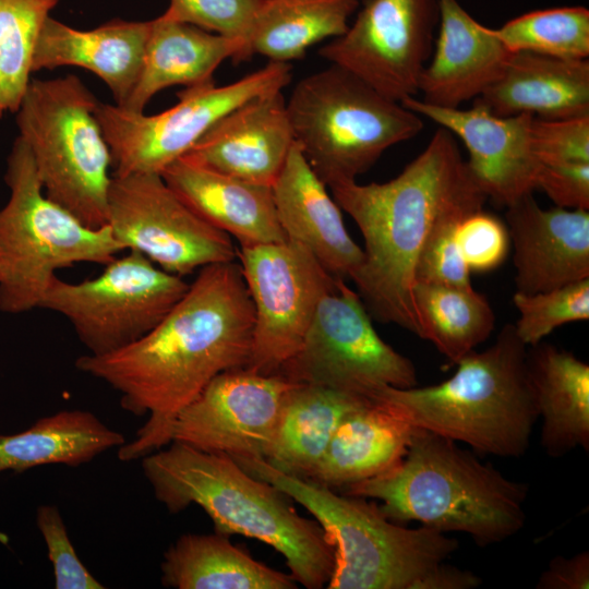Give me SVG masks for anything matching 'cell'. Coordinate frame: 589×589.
<instances>
[{"label":"cell","instance_id":"6da1fadb","mask_svg":"<svg viewBox=\"0 0 589 589\" xmlns=\"http://www.w3.org/2000/svg\"><path fill=\"white\" fill-rule=\"evenodd\" d=\"M254 320L240 264H212L199 269L184 296L142 338L110 353L76 359L79 371L120 394L125 411L148 416L135 438L119 447L120 460L167 446L180 411L215 376L247 366Z\"/></svg>","mask_w":589,"mask_h":589},{"label":"cell","instance_id":"7a4b0ae2","mask_svg":"<svg viewBox=\"0 0 589 589\" xmlns=\"http://www.w3.org/2000/svg\"><path fill=\"white\" fill-rule=\"evenodd\" d=\"M329 189L364 240L363 261L351 280L368 312L423 339L413 298L420 251L444 213L488 199L455 136L440 127L426 147L389 181H345Z\"/></svg>","mask_w":589,"mask_h":589},{"label":"cell","instance_id":"3957f363","mask_svg":"<svg viewBox=\"0 0 589 589\" xmlns=\"http://www.w3.org/2000/svg\"><path fill=\"white\" fill-rule=\"evenodd\" d=\"M141 459L156 500L170 514L195 504L216 532L256 539L279 552L290 576L305 588L329 582L335 548L320 524L302 517L288 495L250 474L229 455L171 442Z\"/></svg>","mask_w":589,"mask_h":589},{"label":"cell","instance_id":"277c9868","mask_svg":"<svg viewBox=\"0 0 589 589\" xmlns=\"http://www.w3.org/2000/svg\"><path fill=\"white\" fill-rule=\"evenodd\" d=\"M342 490L378 500L393 521L466 533L479 546L506 541L526 522V483L508 479L457 442L418 428L395 467Z\"/></svg>","mask_w":589,"mask_h":589},{"label":"cell","instance_id":"5b68a950","mask_svg":"<svg viewBox=\"0 0 589 589\" xmlns=\"http://www.w3.org/2000/svg\"><path fill=\"white\" fill-rule=\"evenodd\" d=\"M527 351L514 325L507 324L489 348L472 350L456 362L449 378L424 387L385 386L370 398L388 404L414 428L474 452L520 457L539 419Z\"/></svg>","mask_w":589,"mask_h":589},{"label":"cell","instance_id":"8992f818","mask_svg":"<svg viewBox=\"0 0 589 589\" xmlns=\"http://www.w3.org/2000/svg\"><path fill=\"white\" fill-rule=\"evenodd\" d=\"M233 459L302 505L320 524L335 548L329 589H414L458 549L456 539L432 528L395 524L363 497L340 495L326 485L286 474L263 458Z\"/></svg>","mask_w":589,"mask_h":589},{"label":"cell","instance_id":"52a82bcc","mask_svg":"<svg viewBox=\"0 0 589 589\" xmlns=\"http://www.w3.org/2000/svg\"><path fill=\"white\" fill-rule=\"evenodd\" d=\"M10 190L0 209V311L40 309L59 269L105 265L124 251L108 225L92 228L44 192L32 153L17 136L7 159Z\"/></svg>","mask_w":589,"mask_h":589},{"label":"cell","instance_id":"ba28073f","mask_svg":"<svg viewBox=\"0 0 589 589\" xmlns=\"http://www.w3.org/2000/svg\"><path fill=\"white\" fill-rule=\"evenodd\" d=\"M286 108L294 142L327 188L354 181L423 128L422 117L332 63L300 80Z\"/></svg>","mask_w":589,"mask_h":589},{"label":"cell","instance_id":"9c48e42d","mask_svg":"<svg viewBox=\"0 0 589 589\" xmlns=\"http://www.w3.org/2000/svg\"><path fill=\"white\" fill-rule=\"evenodd\" d=\"M97 101L75 75L32 79L15 112L45 194L92 228L107 225L112 178Z\"/></svg>","mask_w":589,"mask_h":589},{"label":"cell","instance_id":"30bf717a","mask_svg":"<svg viewBox=\"0 0 589 589\" xmlns=\"http://www.w3.org/2000/svg\"><path fill=\"white\" fill-rule=\"evenodd\" d=\"M290 81L288 62L269 61L224 86L214 81L188 86L175 106L156 115L98 100L95 115L110 148L112 176L160 175L225 115L259 95L283 91Z\"/></svg>","mask_w":589,"mask_h":589},{"label":"cell","instance_id":"8fae6325","mask_svg":"<svg viewBox=\"0 0 589 589\" xmlns=\"http://www.w3.org/2000/svg\"><path fill=\"white\" fill-rule=\"evenodd\" d=\"M189 285L143 254L128 251L92 279L49 285L41 308L62 315L89 354L119 350L149 333L178 303Z\"/></svg>","mask_w":589,"mask_h":589},{"label":"cell","instance_id":"7c38bea8","mask_svg":"<svg viewBox=\"0 0 589 589\" xmlns=\"http://www.w3.org/2000/svg\"><path fill=\"white\" fill-rule=\"evenodd\" d=\"M277 374L368 398L385 386L418 383L411 360L380 337L360 294L341 278L322 298L300 348Z\"/></svg>","mask_w":589,"mask_h":589},{"label":"cell","instance_id":"4fadbf2b","mask_svg":"<svg viewBox=\"0 0 589 589\" xmlns=\"http://www.w3.org/2000/svg\"><path fill=\"white\" fill-rule=\"evenodd\" d=\"M237 255L255 316L245 369L277 374L300 348L320 301L339 278L304 245L288 239L240 245Z\"/></svg>","mask_w":589,"mask_h":589},{"label":"cell","instance_id":"5bb4252c","mask_svg":"<svg viewBox=\"0 0 589 589\" xmlns=\"http://www.w3.org/2000/svg\"><path fill=\"white\" fill-rule=\"evenodd\" d=\"M107 225L124 250L181 277L238 257L231 237L194 213L159 173L112 176Z\"/></svg>","mask_w":589,"mask_h":589},{"label":"cell","instance_id":"9a60e30c","mask_svg":"<svg viewBox=\"0 0 589 589\" xmlns=\"http://www.w3.org/2000/svg\"><path fill=\"white\" fill-rule=\"evenodd\" d=\"M438 20V0H366L346 33L318 55L400 103L418 93Z\"/></svg>","mask_w":589,"mask_h":589},{"label":"cell","instance_id":"2e32d148","mask_svg":"<svg viewBox=\"0 0 589 589\" xmlns=\"http://www.w3.org/2000/svg\"><path fill=\"white\" fill-rule=\"evenodd\" d=\"M292 384L279 374L245 368L225 371L180 411L171 442L232 458L264 459Z\"/></svg>","mask_w":589,"mask_h":589},{"label":"cell","instance_id":"e0dca14e","mask_svg":"<svg viewBox=\"0 0 589 589\" xmlns=\"http://www.w3.org/2000/svg\"><path fill=\"white\" fill-rule=\"evenodd\" d=\"M400 103L461 140L468 168L488 199L507 207L537 190L542 164L531 146L533 116L500 117L477 103L469 109L444 108L414 96Z\"/></svg>","mask_w":589,"mask_h":589},{"label":"cell","instance_id":"ac0fdd59","mask_svg":"<svg viewBox=\"0 0 589 589\" xmlns=\"http://www.w3.org/2000/svg\"><path fill=\"white\" fill-rule=\"evenodd\" d=\"M294 143L281 91L220 118L182 157L221 175L273 187Z\"/></svg>","mask_w":589,"mask_h":589},{"label":"cell","instance_id":"d6986e66","mask_svg":"<svg viewBox=\"0 0 589 589\" xmlns=\"http://www.w3.org/2000/svg\"><path fill=\"white\" fill-rule=\"evenodd\" d=\"M516 291L534 293L589 278V212L541 208L527 195L506 207Z\"/></svg>","mask_w":589,"mask_h":589},{"label":"cell","instance_id":"ffe728a7","mask_svg":"<svg viewBox=\"0 0 589 589\" xmlns=\"http://www.w3.org/2000/svg\"><path fill=\"white\" fill-rule=\"evenodd\" d=\"M438 34L422 70L418 93L437 107L459 108L482 95L504 72L514 52L457 0H438Z\"/></svg>","mask_w":589,"mask_h":589},{"label":"cell","instance_id":"44dd1931","mask_svg":"<svg viewBox=\"0 0 589 589\" xmlns=\"http://www.w3.org/2000/svg\"><path fill=\"white\" fill-rule=\"evenodd\" d=\"M272 191L287 239L304 245L333 276L351 279L362 264L363 249L350 237L340 207L296 142Z\"/></svg>","mask_w":589,"mask_h":589},{"label":"cell","instance_id":"7402d4cb","mask_svg":"<svg viewBox=\"0 0 589 589\" xmlns=\"http://www.w3.org/2000/svg\"><path fill=\"white\" fill-rule=\"evenodd\" d=\"M151 24L115 19L81 31L48 16L36 43L32 70L86 69L105 82L116 105L123 106L140 76Z\"/></svg>","mask_w":589,"mask_h":589},{"label":"cell","instance_id":"603a6c76","mask_svg":"<svg viewBox=\"0 0 589 589\" xmlns=\"http://www.w3.org/2000/svg\"><path fill=\"white\" fill-rule=\"evenodd\" d=\"M160 175L194 213L235 237L240 245L287 240L277 217L271 187L221 175L183 157Z\"/></svg>","mask_w":589,"mask_h":589},{"label":"cell","instance_id":"cb8c5ba5","mask_svg":"<svg viewBox=\"0 0 589 589\" xmlns=\"http://www.w3.org/2000/svg\"><path fill=\"white\" fill-rule=\"evenodd\" d=\"M474 103L500 117L589 116V61L514 52L502 75Z\"/></svg>","mask_w":589,"mask_h":589},{"label":"cell","instance_id":"d4e9b609","mask_svg":"<svg viewBox=\"0 0 589 589\" xmlns=\"http://www.w3.org/2000/svg\"><path fill=\"white\" fill-rule=\"evenodd\" d=\"M226 59L236 64L244 61V44L159 15L152 20L137 82L120 107L144 112L152 97L161 89L214 81V71Z\"/></svg>","mask_w":589,"mask_h":589},{"label":"cell","instance_id":"484cf974","mask_svg":"<svg viewBox=\"0 0 589 589\" xmlns=\"http://www.w3.org/2000/svg\"><path fill=\"white\" fill-rule=\"evenodd\" d=\"M416 430L392 406L369 398L340 422L308 480L336 490L380 476L402 459Z\"/></svg>","mask_w":589,"mask_h":589},{"label":"cell","instance_id":"4316f807","mask_svg":"<svg viewBox=\"0 0 589 589\" xmlns=\"http://www.w3.org/2000/svg\"><path fill=\"white\" fill-rule=\"evenodd\" d=\"M527 369L538 417L540 443L550 457L589 448V365L548 342L527 351Z\"/></svg>","mask_w":589,"mask_h":589},{"label":"cell","instance_id":"83f0119b","mask_svg":"<svg viewBox=\"0 0 589 589\" xmlns=\"http://www.w3.org/2000/svg\"><path fill=\"white\" fill-rule=\"evenodd\" d=\"M369 398L293 383L286 393L264 460L275 469L310 479L344 418Z\"/></svg>","mask_w":589,"mask_h":589},{"label":"cell","instance_id":"f1b7e54d","mask_svg":"<svg viewBox=\"0 0 589 589\" xmlns=\"http://www.w3.org/2000/svg\"><path fill=\"white\" fill-rule=\"evenodd\" d=\"M161 584L176 589H293L294 579L254 560L229 536L185 533L164 553Z\"/></svg>","mask_w":589,"mask_h":589},{"label":"cell","instance_id":"f546056e","mask_svg":"<svg viewBox=\"0 0 589 589\" xmlns=\"http://www.w3.org/2000/svg\"><path fill=\"white\" fill-rule=\"evenodd\" d=\"M124 443L122 433L91 411L61 410L20 433L0 435V472L43 465L77 467Z\"/></svg>","mask_w":589,"mask_h":589},{"label":"cell","instance_id":"4dcf8cb0","mask_svg":"<svg viewBox=\"0 0 589 589\" xmlns=\"http://www.w3.org/2000/svg\"><path fill=\"white\" fill-rule=\"evenodd\" d=\"M358 8V0H265L248 38V58L300 59L311 46L345 34Z\"/></svg>","mask_w":589,"mask_h":589},{"label":"cell","instance_id":"1f68e13d","mask_svg":"<svg viewBox=\"0 0 589 589\" xmlns=\"http://www.w3.org/2000/svg\"><path fill=\"white\" fill-rule=\"evenodd\" d=\"M413 298L423 339L454 364L494 329L495 315L489 301L472 287L417 281Z\"/></svg>","mask_w":589,"mask_h":589},{"label":"cell","instance_id":"d6a6232c","mask_svg":"<svg viewBox=\"0 0 589 589\" xmlns=\"http://www.w3.org/2000/svg\"><path fill=\"white\" fill-rule=\"evenodd\" d=\"M59 0H0V119L16 112L33 73L36 43Z\"/></svg>","mask_w":589,"mask_h":589},{"label":"cell","instance_id":"836d02e7","mask_svg":"<svg viewBox=\"0 0 589 589\" xmlns=\"http://www.w3.org/2000/svg\"><path fill=\"white\" fill-rule=\"evenodd\" d=\"M493 33L512 52L570 60L589 57V10L582 5L531 11L493 28Z\"/></svg>","mask_w":589,"mask_h":589},{"label":"cell","instance_id":"e575fe53","mask_svg":"<svg viewBox=\"0 0 589 589\" xmlns=\"http://www.w3.org/2000/svg\"><path fill=\"white\" fill-rule=\"evenodd\" d=\"M513 302L519 313L515 332L531 347L556 327L589 320V278L534 293L515 291Z\"/></svg>","mask_w":589,"mask_h":589},{"label":"cell","instance_id":"d590c367","mask_svg":"<svg viewBox=\"0 0 589 589\" xmlns=\"http://www.w3.org/2000/svg\"><path fill=\"white\" fill-rule=\"evenodd\" d=\"M484 202H467L444 213L424 242L416 265V283L438 284L470 288L467 268L456 240L460 220L482 209Z\"/></svg>","mask_w":589,"mask_h":589},{"label":"cell","instance_id":"8d00e7d4","mask_svg":"<svg viewBox=\"0 0 589 589\" xmlns=\"http://www.w3.org/2000/svg\"><path fill=\"white\" fill-rule=\"evenodd\" d=\"M264 2L265 0H170L160 16L241 40L247 60L248 38Z\"/></svg>","mask_w":589,"mask_h":589},{"label":"cell","instance_id":"74e56055","mask_svg":"<svg viewBox=\"0 0 589 589\" xmlns=\"http://www.w3.org/2000/svg\"><path fill=\"white\" fill-rule=\"evenodd\" d=\"M36 524L44 538L48 558L52 565L55 588H105V586L88 572L77 556L57 506H39L36 514Z\"/></svg>","mask_w":589,"mask_h":589},{"label":"cell","instance_id":"f35d334b","mask_svg":"<svg viewBox=\"0 0 589 589\" xmlns=\"http://www.w3.org/2000/svg\"><path fill=\"white\" fill-rule=\"evenodd\" d=\"M456 240L467 268L476 273L497 268L506 259L510 243L506 225L483 209L460 220Z\"/></svg>","mask_w":589,"mask_h":589},{"label":"cell","instance_id":"ab89813d","mask_svg":"<svg viewBox=\"0 0 589 589\" xmlns=\"http://www.w3.org/2000/svg\"><path fill=\"white\" fill-rule=\"evenodd\" d=\"M530 136L541 164H589V116L555 120L533 117Z\"/></svg>","mask_w":589,"mask_h":589},{"label":"cell","instance_id":"60d3db41","mask_svg":"<svg viewBox=\"0 0 589 589\" xmlns=\"http://www.w3.org/2000/svg\"><path fill=\"white\" fill-rule=\"evenodd\" d=\"M537 189L562 208L589 209V164H542Z\"/></svg>","mask_w":589,"mask_h":589},{"label":"cell","instance_id":"b9f144b4","mask_svg":"<svg viewBox=\"0 0 589 589\" xmlns=\"http://www.w3.org/2000/svg\"><path fill=\"white\" fill-rule=\"evenodd\" d=\"M538 589H588L589 552L581 551L573 556L557 555L541 573Z\"/></svg>","mask_w":589,"mask_h":589},{"label":"cell","instance_id":"7bdbcfd3","mask_svg":"<svg viewBox=\"0 0 589 589\" xmlns=\"http://www.w3.org/2000/svg\"><path fill=\"white\" fill-rule=\"evenodd\" d=\"M481 582L474 573L442 562L424 575L414 589H473Z\"/></svg>","mask_w":589,"mask_h":589}]
</instances>
